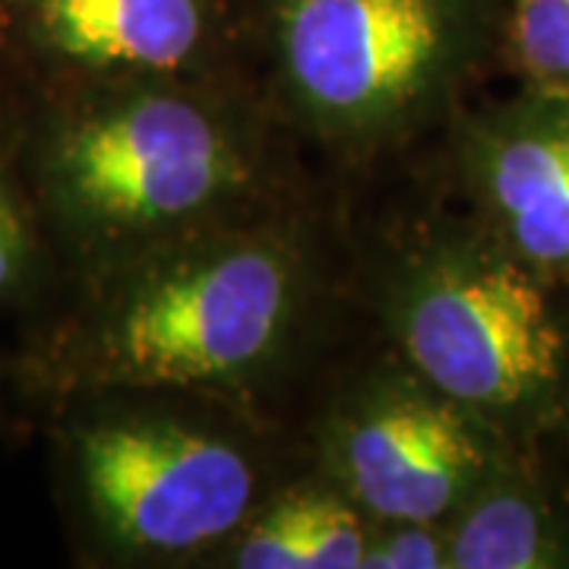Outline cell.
Masks as SVG:
<instances>
[{"instance_id": "cell-1", "label": "cell", "mask_w": 569, "mask_h": 569, "mask_svg": "<svg viewBox=\"0 0 569 569\" xmlns=\"http://www.w3.org/2000/svg\"><path fill=\"white\" fill-rule=\"evenodd\" d=\"M92 288L61 326L48 377L63 392H127L241 373L276 342L288 263L276 247L216 244L178 260L92 266Z\"/></svg>"}, {"instance_id": "cell-2", "label": "cell", "mask_w": 569, "mask_h": 569, "mask_svg": "<svg viewBox=\"0 0 569 569\" xmlns=\"http://www.w3.org/2000/svg\"><path fill=\"white\" fill-rule=\"evenodd\" d=\"M26 140L32 200L86 263L99 250L203 209L234 156L197 104L114 86L61 92Z\"/></svg>"}, {"instance_id": "cell-3", "label": "cell", "mask_w": 569, "mask_h": 569, "mask_svg": "<svg viewBox=\"0 0 569 569\" xmlns=\"http://www.w3.org/2000/svg\"><path fill=\"white\" fill-rule=\"evenodd\" d=\"M550 284L497 238L437 260L408 301L411 361L478 421L548 430L569 399V336Z\"/></svg>"}, {"instance_id": "cell-4", "label": "cell", "mask_w": 569, "mask_h": 569, "mask_svg": "<svg viewBox=\"0 0 569 569\" xmlns=\"http://www.w3.org/2000/svg\"><path fill=\"white\" fill-rule=\"evenodd\" d=\"M67 466L92 529L127 550L200 548L234 529L253 497L238 449L149 418H82Z\"/></svg>"}, {"instance_id": "cell-5", "label": "cell", "mask_w": 569, "mask_h": 569, "mask_svg": "<svg viewBox=\"0 0 569 569\" xmlns=\"http://www.w3.org/2000/svg\"><path fill=\"white\" fill-rule=\"evenodd\" d=\"M500 0H284L288 70L317 108L380 114L415 96Z\"/></svg>"}, {"instance_id": "cell-6", "label": "cell", "mask_w": 569, "mask_h": 569, "mask_svg": "<svg viewBox=\"0 0 569 569\" xmlns=\"http://www.w3.org/2000/svg\"><path fill=\"white\" fill-rule=\"evenodd\" d=\"M209 0H0V41L51 73L61 92L183 63Z\"/></svg>"}, {"instance_id": "cell-7", "label": "cell", "mask_w": 569, "mask_h": 569, "mask_svg": "<svg viewBox=\"0 0 569 569\" xmlns=\"http://www.w3.org/2000/svg\"><path fill=\"white\" fill-rule=\"evenodd\" d=\"M481 425L447 396L367 411L346 443L355 493L389 522H433L466 507L497 462Z\"/></svg>"}, {"instance_id": "cell-8", "label": "cell", "mask_w": 569, "mask_h": 569, "mask_svg": "<svg viewBox=\"0 0 569 569\" xmlns=\"http://www.w3.org/2000/svg\"><path fill=\"white\" fill-rule=\"evenodd\" d=\"M493 238L550 282L569 279V99L531 92L478 146Z\"/></svg>"}, {"instance_id": "cell-9", "label": "cell", "mask_w": 569, "mask_h": 569, "mask_svg": "<svg viewBox=\"0 0 569 569\" xmlns=\"http://www.w3.org/2000/svg\"><path fill=\"white\" fill-rule=\"evenodd\" d=\"M456 569L569 567V529L529 475L493 462L447 538Z\"/></svg>"}, {"instance_id": "cell-10", "label": "cell", "mask_w": 569, "mask_h": 569, "mask_svg": "<svg viewBox=\"0 0 569 569\" xmlns=\"http://www.w3.org/2000/svg\"><path fill=\"white\" fill-rule=\"evenodd\" d=\"M509 61L531 92L569 99V0H500Z\"/></svg>"}, {"instance_id": "cell-11", "label": "cell", "mask_w": 569, "mask_h": 569, "mask_svg": "<svg viewBox=\"0 0 569 569\" xmlns=\"http://www.w3.org/2000/svg\"><path fill=\"white\" fill-rule=\"evenodd\" d=\"M313 497H298L263 516L238 550V567L247 569H305L307 529Z\"/></svg>"}, {"instance_id": "cell-12", "label": "cell", "mask_w": 569, "mask_h": 569, "mask_svg": "<svg viewBox=\"0 0 569 569\" xmlns=\"http://www.w3.org/2000/svg\"><path fill=\"white\" fill-rule=\"evenodd\" d=\"M367 531L358 516L332 500L310 503L305 569H355L365 567Z\"/></svg>"}, {"instance_id": "cell-13", "label": "cell", "mask_w": 569, "mask_h": 569, "mask_svg": "<svg viewBox=\"0 0 569 569\" xmlns=\"http://www.w3.org/2000/svg\"><path fill=\"white\" fill-rule=\"evenodd\" d=\"M399 529L380 538V545H367L365 567L377 569H433L449 567L447 541L427 522H396Z\"/></svg>"}, {"instance_id": "cell-14", "label": "cell", "mask_w": 569, "mask_h": 569, "mask_svg": "<svg viewBox=\"0 0 569 569\" xmlns=\"http://www.w3.org/2000/svg\"><path fill=\"white\" fill-rule=\"evenodd\" d=\"M29 250H32V234H29L22 200L0 174V295L20 284L29 266Z\"/></svg>"}]
</instances>
